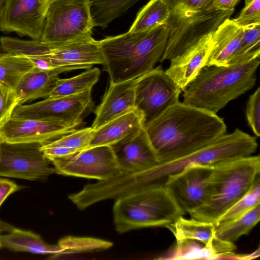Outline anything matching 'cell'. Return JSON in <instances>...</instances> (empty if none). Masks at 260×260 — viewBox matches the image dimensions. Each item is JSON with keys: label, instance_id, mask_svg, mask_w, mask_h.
Returning <instances> with one entry per match:
<instances>
[{"label": "cell", "instance_id": "cell-1", "mask_svg": "<svg viewBox=\"0 0 260 260\" xmlns=\"http://www.w3.org/2000/svg\"><path fill=\"white\" fill-rule=\"evenodd\" d=\"M159 164L185 156L226 133L217 114L180 101L144 126Z\"/></svg>", "mask_w": 260, "mask_h": 260}, {"label": "cell", "instance_id": "cell-2", "mask_svg": "<svg viewBox=\"0 0 260 260\" xmlns=\"http://www.w3.org/2000/svg\"><path fill=\"white\" fill-rule=\"evenodd\" d=\"M255 137L239 128L224 134L185 156L158 164L149 169L122 173L115 179L119 193L126 196L154 187H164L168 177L192 165L215 167L221 163L251 155L257 150Z\"/></svg>", "mask_w": 260, "mask_h": 260}, {"label": "cell", "instance_id": "cell-3", "mask_svg": "<svg viewBox=\"0 0 260 260\" xmlns=\"http://www.w3.org/2000/svg\"><path fill=\"white\" fill-rule=\"evenodd\" d=\"M169 30L164 24L152 29L127 32L99 41L110 82L135 79L150 71L160 60L167 46Z\"/></svg>", "mask_w": 260, "mask_h": 260}, {"label": "cell", "instance_id": "cell-4", "mask_svg": "<svg viewBox=\"0 0 260 260\" xmlns=\"http://www.w3.org/2000/svg\"><path fill=\"white\" fill-rule=\"evenodd\" d=\"M260 52L228 66L204 67L183 91V103L217 114L255 85Z\"/></svg>", "mask_w": 260, "mask_h": 260}, {"label": "cell", "instance_id": "cell-5", "mask_svg": "<svg viewBox=\"0 0 260 260\" xmlns=\"http://www.w3.org/2000/svg\"><path fill=\"white\" fill-rule=\"evenodd\" d=\"M259 172V155L239 158L214 167L207 200L189 213L191 217L215 224L249 191Z\"/></svg>", "mask_w": 260, "mask_h": 260}, {"label": "cell", "instance_id": "cell-6", "mask_svg": "<svg viewBox=\"0 0 260 260\" xmlns=\"http://www.w3.org/2000/svg\"><path fill=\"white\" fill-rule=\"evenodd\" d=\"M113 220L117 232L149 227L166 226L179 216L180 210L164 187H154L115 200Z\"/></svg>", "mask_w": 260, "mask_h": 260}, {"label": "cell", "instance_id": "cell-7", "mask_svg": "<svg viewBox=\"0 0 260 260\" xmlns=\"http://www.w3.org/2000/svg\"><path fill=\"white\" fill-rule=\"evenodd\" d=\"M234 9L222 11L212 9L193 11L183 9H170L166 22L169 34L161 62L180 55L211 35Z\"/></svg>", "mask_w": 260, "mask_h": 260}, {"label": "cell", "instance_id": "cell-8", "mask_svg": "<svg viewBox=\"0 0 260 260\" xmlns=\"http://www.w3.org/2000/svg\"><path fill=\"white\" fill-rule=\"evenodd\" d=\"M92 0H49L40 40L57 47L92 36Z\"/></svg>", "mask_w": 260, "mask_h": 260}, {"label": "cell", "instance_id": "cell-9", "mask_svg": "<svg viewBox=\"0 0 260 260\" xmlns=\"http://www.w3.org/2000/svg\"><path fill=\"white\" fill-rule=\"evenodd\" d=\"M92 89L73 95L46 99L31 104L17 105L11 117L61 121L78 127L93 111Z\"/></svg>", "mask_w": 260, "mask_h": 260}, {"label": "cell", "instance_id": "cell-10", "mask_svg": "<svg viewBox=\"0 0 260 260\" xmlns=\"http://www.w3.org/2000/svg\"><path fill=\"white\" fill-rule=\"evenodd\" d=\"M42 143L4 142L0 148V176L44 180L55 173L41 150Z\"/></svg>", "mask_w": 260, "mask_h": 260}, {"label": "cell", "instance_id": "cell-11", "mask_svg": "<svg viewBox=\"0 0 260 260\" xmlns=\"http://www.w3.org/2000/svg\"><path fill=\"white\" fill-rule=\"evenodd\" d=\"M182 91L165 71L157 66L136 78L135 108L143 113L145 124L179 102Z\"/></svg>", "mask_w": 260, "mask_h": 260}, {"label": "cell", "instance_id": "cell-12", "mask_svg": "<svg viewBox=\"0 0 260 260\" xmlns=\"http://www.w3.org/2000/svg\"><path fill=\"white\" fill-rule=\"evenodd\" d=\"M50 161L55 173L64 176L102 181L122 173L110 146L85 149L70 157Z\"/></svg>", "mask_w": 260, "mask_h": 260}, {"label": "cell", "instance_id": "cell-13", "mask_svg": "<svg viewBox=\"0 0 260 260\" xmlns=\"http://www.w3.org/2000/svg\"><path fill=\"white\" fill-rule=\"evenodd\" d=\"M213 168L192 165L168 177L164 187L185 214L194 211L207 201Z\"/></svg>", "mask_w": 260, "mask_h": 260}, {"label": "cell", "instance_id": "cell-14", "mask_svg": "<svg viewBox=\"0 0 260 260\" xmlns=\"http://www.w3.org/2000/svg\"><path fill=\"white\" fill-rule=\"evenodd\" d=\"M48 0H6L0 30L40 39Z\"/></svg>", "mask_w": 260, "mask_h": 260}, {"label": "cell", "instance_id": "cell-15", "mask_svg": "<svg viewBox=\"0 0 260 260\" xmlns=\"http://www.w3.org/2000/svg\"><path fill=\"white\" fill-rule=\"evenodd\" d=\"M76 129V127L58 120L11 117L0 126V135L7 143L43 144Z\"/></svg>", "mask_w": 260, "mask_h": 260}, {"label": "cell", "instance_id": "cell-16", "mask_svg": "<svg viewBox=\"0 0 260 260\" xmlns=\"http://www.w3.org/2000/svg\"><path fill=\"white\" fill-rule=\"evenodd\" d=\"M110 146L123 173L144 171L159 164L157 154L144 127Z\"/></svg>", "mask_w": 260, "mask_h": 260}, {"label": "cell", "instance_id": "cell-17", "mask_svg": "<svg viewBox=\"0 0 260 260\" xmlns=\"http://www.w3.org/2000/svg\"><path fill=\"white\" fill-rule=\"evenodd\" d=\"M243 28L234 19L225 20L213 32V47L206 67L228 66L240 61L257 50L244 54L242 50Z\"/></svg>", "mask_w": 260, "mask_h": 260}, {"label": "cell", "instance_id": "cell-18", "mask_svg": "<svg viewBox=\"0 0 260 260\" xmlns=\"http://www.w3.org/2000/svg\"><path fill=\"white\" fill-rule=\"evenodd\" d=\"M55 68L71 67L89 69L94 64H103L104 57L99 41L92 36L54 47L47 54Z\"/></svg>", "mask_w": 260, "mask_h": 260}, {"label": "cell", "instance_id": "cell-19", "mask_svg": "<svg viewBox=\"0 0 260 260\" xmlns=\"http://www.w3.org/2000/svg\"><path fill=\"white\" fill-rule=\"evenodd\" d=\"M211 35L170 60V65L165 72L182 91L186 89L206 67L213 47Z\"/></svg>", "mask_w": 260, "mask_h": 260}, {"label": "cell", "instance_id": "cell-20", "mask_svg": "<svg viewBox=\"0 0 260 260\" xmlns=\"http://www.w3.org/2000/svg\"><path fill=\"white\" fill-rule=\"evenodd\" d=\"M136 80L118 83L110 82L102 101L95 110V118L92 124L94 131L135 108Z\"/></svg>", "mask_w": 260, "mask_h": 260}, {"label": "cell", "instance_id": "cell-21", "mask_svg": "<svg viewBox=\"0 0 260 260\" xmlns=\"http://www.w3.org/2000/svg\"><path fill=\"white\" fill-rule=\"evenodd\" d=\"M144 124L143 113L135 108L94 131L90 142L85 149L111 146L137 133L144 127Z\"/></svg>", "mask_w": 260, "mask_h": 260}, {"label": "cell", "instance_id": "cell-22", "mask_svg": "<svg viewBox=\"0 0 260 260\" xmlns=\"http://www.w3.org/2000/svg\"><path fill=\"white\" fill-rule=\"evenodd\" d=\"M76 70L71 67H61L45 70L34 67L21 79L15 91L18 105L40 98H47L62 73Z\"/></svg>", "mask_w": 260, "mask_h": 260}, {"label": "cell", "instance_id": "cell-23", "mask_svg": "<svg viewBox=\"0 0 260 260\" xmlns=\"http://www.w3.org/2000/svg\"><path fill=\"white\" fill-rule=\"evenodd\" d=\"M0 243L2 247L15 251L50 254L54 257L62 254L58 244H49L39 235L16 228L7 234L0 235Z\"/></svg>", "mask_w": 260, "mask_h": 260}, {"label": "cell", "instance_id": "cell-24", "mask_svg": "<svg viewBox=\"0 0 260 260\" xmlns=\"http://www.w3.org/2000/svg\"><path fill=\"white\" fill-rule=\"evenodd\" d=\"M166 227L173 233L177 242L193 240L206 246H212L216 238L214 224L192 218L186 219L183 216H179Z\"/></svg>", "mask_w": 260, "mask_h": 260}, {"label": "cell", "instance_id": "cell-25", "mask_svg": "<svg viewBox=\"0 0 260 260\" xmlns=\"http://www.w3.org/2000/svg\"><path fill=\"white\" fill-rule=\"evenodd\" d=\"M170 9L162 0H150L138 13L128 31L140 32L165 24Z\"/></svg>", "mask_w": 260, "mask_h": 260}, {"label": "cell", "instance_id": "cell-26", "mask_svg": "<svg viewBox=\"0 0 260 260\" xmlns=\"http://www.w3.org/2000/svg\"><path fill=\"white\" fill-rule=\"evenodd\" d=\"M34 67L26 57L0 53V83L15 90L23 77Z\"/></svg>", "mask_w": 260, "mask_h": 260}, {"label": "cell", "instance_id": "cell-27", "mask_svg": "<svg viewBox=\"0 0 260 260\" xmlns=\"http://www.w3.org/2000/svg\"><path fill=\"white\" fill-rule=\"evenodd\" d=\"M139 0H92L90 11L94 27L103 29L124 14Z\"/></svg>", "mask_w": 260, "mask_h": 260}, {"label": "cell", "instance_id": "cell-28", "mask_svg": "<svg viewBox=\"0 0 260 260\" xmlns=\"http://www.w3.org/2000/svg\"><path fill=\"white\" fill-rule=\"evenodd\" d=\"M101 71L98 68L87 69L86 71L67 79H59L50 92L48 98L64 96L92 89L98 82Z\"/></svg>", "mask_w": 260, "mask_h": 260}, {"label": "cell", "instance_id": "cell-29", "mask_svg": "<svg viewBox=\"0 0 260 260\" xmlns=\"http://www.w3.org/2000/svg\"><path fill=\"white\" fill-rule=\"evenodd\" d=\"M260 219V203L239 218L218 228L216 237L223 241L234 243L244 235H247Z\"/></svg>", "mask_w": 260, "mask_h": 260}, {"label": "cell", "instance_id": "cell-30", "mask_svg": "<svg viewBox=\"0 0 260 260\" xmlns=\"http://www.w3.org/2000/svg\"><path fill=\"white\" fill-rule=\"evenodd\" d=\"M53 47L40 39L23 40L9 37L0 38L1 49L6 53L17 56L28 57L46 55L50 53Z\"/></svg>", "mask_w": 260, "mask_h": 260}, {"label": "cell", "instance_id": "cell-31", "mask_svg": "<svg viewBox=\"0 0 260 260\" xmlns=\"http://www.w3.org/2000/svg\"><path fill=\"white\" fill-rule=\"evenodd\" d=\"M260 203L259 175L249 191L232 206L214 224L218 228L239 218Z\"/></svg>", "mask_w": 260, "mask_h": 260}, {"label": "cell", "instance_id": "cell-32", "mask_svg": "<svg viewBox=\"0 0 260 260\" xmlns=\"http://www.w3.org/2000/svg\"><path fill=\"white\" fill-rule=\"evenodd\" d=\"M57 244L62 250V254L106 250L113 245L110 241L101 239L72 236L60 239Z\"/></svg>", "mask_w": 260, "mask_h": 260}, {"label": "cell", "instance_id": "cell-33", "mask_svg": "<svg viewBox=\"0 0 260 260\" xmlns=\"http://www.w3.org/2000/svg\"><path fill=\"white\" fill-rule=\"evenodd\" d=\"M93 132L94 130L91 126L76 129L48 143L52 145L67 149L76 154L88 146Z\"/></svg>", "mask_w": 260, "mask_h": 260}, {"label": "cell", "instance_id": "cell-34", "mask_svg": "<svg viewBox=\"0 0 260 260\" xmlns=\"http://www.w3.org/2000/svg\"><path fill=\"white\" fill-rule=\"evenodd\" d=\"M248 124L256 137L260 136V87L250 95L246 107Z\"/></svg>", "mask_w": 260, "mask_h": 260}, {"label": "cell", "instance_id": "cell-35", "mask_svg": "<svg viewBox=\"0 0 260 260\" xmlns=\"http://www.w3.org/2000/svg\"><path fill=\"white\" fill-rule=\"evenodd\" d=\"M18 104L15 90L0 83V126L11 118Z\"/></svg>", "mask_w": 260, "mask_h": 260}, {"label": "cell", "instance_id": "cell-36", "mask_svg": "<svg viewBox=\"0 0 260 260\" xmlns=\"http://www.w3.org/2000/svg\"><path fill=\"white\" fill-rule=\"evenodd\" d=\"M234 20L242 28L260 24V0H245L244 7Z\"/></svg>", "mask_w": 260, "mask_h": 260}, {"label": "cell", "instance_id": "cell-37", "mask_svg": "<svg viewBox=\"0 0 260 260\" xmlns=\"http://www.w3.org/2000/svg\"><path fill=\"white\" fill-rule=\"evenodd\" d=\"M242 50L244 54L260 50V24L243 28Z\"/></svg>", "mask_w": 260, "mask_h": 260}, {"label": "cell", "instance_id": "cell-38", "mask_svg": "<svg viewBox=\"0 0 260 260\" xmlns=\"http://www.w3.org/2000/svg\"><path fill=\"white\" fill-rule=\"evenodd\" d=\"M170 9H183L193 11L215 9L212 0H162Z\"/></svg>", "mask_w": 260, "mask_h": 260}, {"label": "cell", "instance_id": "cell-39", "mask_svg": "<svg viewBox=\"0 0 260 260\" xmlns=\"http://www.w3.org/2000/svg\"><path fill=\"white\" fill-rule=\"evenodd\" d=\"M21 188L14 181L0 178V206L8 197Z\"/></svg>", "mask_w": 260, "mask_h": 260}, {"label": "cell", "instance_id": "cell-40", "mask_svg": "<svg viewBox=\"0 0 260 260\" xmlns=\"http://www.w3.org/2000/svg\"><path fill=\"white\" fill-rule=\"evenodd\" d=\"M240 0H212L216 9L226 11L234 9Z\"/></svg>", "mask_w": 260, "mask_h": 260}, {"label": "cell", "instance_id": "cell-41", "mask_svg": "<svg viewBox=\"0 0 260 260\" xmlns=\"http://www.w3.org/2000/svg\"><path fill=\"white\" fill-rule=\"evenodd\" d=\"M15 228L10 224L0 220V233L3 232L9 233L12 231Z\"/></svg>", "mask_w": 260, "mask_h": 260}, {"label": "cell", "instance_id": "cell-42", "mask_svg": "<svg viewBox=\"0 0 260 260\" xmlns=\"http://www.w3.org/2000/svg\"><path fill=\"white\" fill-rule=\"evenodd\" d=\"M6 0H0V19L3 12Z\"/></svg>", "mask_w": 260, "mask_h": 260}, {"label": "cell", "instance_id": "cell-43", "mask_svg": "<svg viewBox=\"0 0 260 260\" xmlns=\"http://www.w3.org/2000/svg\"><path fill=\"white\" fill-rule=\"evenodd\" d=\"M3 142H4V140H3L1 135H0V148H1V145Z\"/></svg>", "mask_w": 260, "mask_h": 260}, {"label": "cell", "instance_id": "cell-44", "mask_svg": "<svg viewBox=\"0 0 260 260\" xmlns=\"http://www.w3.org/2000/svg\"><path fill=\"white\" fill-rule=\"evenodd\" d=\"M1 247H2V246H1V243H0V248H1Z\"/></svg>", "mask_w": 260, "mask_h": 260}, {"label": "cell", "instance_id": "cell-45", "mask_svg": "<svg viewBox=\"0 0 260 260\" xmlns=\"http://www.w3.org/2000/svg\"><path fill=\"white\" fill-rule=\"evenodd\" d=\"M49 1V0H48Z\"/></svg>", "mask_w": 260, "mask_h": 260}]
</instances>
